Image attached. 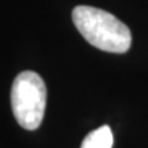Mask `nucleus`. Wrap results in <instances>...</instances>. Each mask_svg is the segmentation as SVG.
Masks as SVG:
<instances>
[{
	"label": "nucleus",
	"instance_id": "obj_1",
	"mask_svg": "<svg viewBox=\"0 0 148 148\" xmlns=\"http://www.w3.org/2000/svg\"><path fill=\"white\" fill-rule=\"evenodd\" d=\"M71 16L74 26L90 45L112 53H125L130 48L129 27L110 12L90 5H77Z\"/></svg>",
	"mask_w": 148,
	"mask_h": 148
},
{
	"label": "nucleus",
	"instance_id": "obj_2",
	"mask_svg": "<svg viewBox=\"0 0 148 148\" xmlns=\"http://www.w3.org/2000/svg\"><path fill=\"white\" fill-rule=\"evenodd\" d=\"M47 104V88L42 78L26 70L15 77L11 86V108L19 126L36 130L41 125Z\"/></svg>",
	"mask_w": 148,
	"mask_h": 148
},
{
	"label": "nucleus",
	"instance_id": "obj_3",
	"mask_svg": "<svg viewBox=\"0 0 148 148\" xmlns=\"http://www.w3.org/2000/svg\"><path fill=\"white\" fill-rule=\"evenodd\" d=\"M112 132L110 126L104 125L88 133L79 148H112Z\"/></svg>",
	"mask_w": 148,
	"mask_h": 148
}]
</instances>
